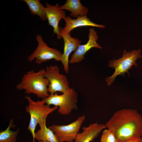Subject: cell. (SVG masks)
Listing matches in <instances>:
<instances>
[{
	"label": "cell",
	"instance_id": "7c38bea8",
	"mask_svg": "<svg viewBox=\"0 0 142 142\" xmlns=\"http://www.w3.org/2000/svg\"><path fill=\"white\" fill-rule=\"evenodd\" d=\"M106 127L105 125L97 123L91 124L87 127H84L82 132L77 134L74 142H91Z\"/></svg>",
	"mask_w": 142,
	"mask_h": 142
},
{
	"label": "cell",
	"instance_id": "9a60e30c",
	"mask_svg": "<svg viewBox=\"0 0 142 142\" xmlns=\"http://www.w3.org/2000/svg\"><path fill=\"white\" fill-rule=\"evenodd\" d=\"M28 6L31 14L37 15L42 21H46L45 7L39 0H23Z\"/></svg>",
	"mask_w": 142,
	"mask_h": 142
},
{
	"label": "cell",
	"instance_id": "4fadbf2b",
	"mask_svg": "<svg viewBox=\"0 0 142 142\" xmlns=\"http://www.w3.org/2000/svg\"><path fill=\"white\" fill-rule=\"evenodd\" d=\"M63 19L65 24L63 29L67 33L70 32L74 29L80 27L91 26L102 28L105 27L104 25L98 24L92 21L87 16H79L75 19H73L70 16H66Z\"/></svg>",
	"mask_w": 142,
	"mask_h": 142
},
{
	"label": "cell",
	"instance_id": "6da1fadb",
	"mask_svg": "<svg viewBox=\"0 0 142 142\" xmlns=\"http://www.w3.org/2000/svg\"><path fill=\"white\" fill-rule=\"evenodd\" d=\"M105 125L119 142L139 139L142 136V116L135 110L124 109L116 111Z\"/></svg>",
	"mask_w": 142,
	"mask_h": 142
},
{
	"label": "cell",
	"instance_id": "7a4b0ae2",
	"mask_svg": "<svg viewBox=\"0 0 142 142\" xmlns=\"http://www.w3.org/2000/svg\"><path fill=\"white\" fill-rule=\"evenodd\" d=\"M45 70L43 68L36 72L32 70L24 74L21 82L17 85L16 89L19 90H24L25 93L33 94L42 99L48 97L49 95L48 91L49 82L45 77Z\"/></svg>",
	"mask_w": 142,
	"mask_h": 142
},
{
	"label": "cell",
	"instance_id": "3957f363",
	"mask_svg": "<svg viewBox=\"0 0 142 142\" xmlns=\"http://www.w3.org/2000/svg\"><path fill=\"white\" fill-rule=\"evenodd\" d=\"M28 105L26 107V112L30 116L29 124L28 128L32 134L34 141L35 131L36 126L39 124L40 127L46 123V118L49 115L58 109L57 106L51 108L45 104L44 99L37 101L33 100L29 96H26Z\"/></svg>",
	"mask_w": 142,
	"mask_h": 142
},
{
	"label": "cell",
	"instance_id": "8fae6325",
	"mask_svg": "<svg viewBox=\"0 0 142 142\" xmlns=\"http://www.w3.org/2000/svg\"><path fill=\"white\" fill-rule=\"evenodd\" d=\"M59 4L57 3L52 5L48 3H45V12L49 25L53 28L54 33L57 35L58 39H61L60 35L59 24L60 20L66 17V11L61 9Z\"/></svg>",
	"mask_w": 142,
	"mask_h": 142
},
{
	"label": "cell",
	"instance_id": "e0dca14e",
	"mask_svg": "<svg viewBox=\"0 0 142 142\" xmlns=\"http://www.w3.org/2000/svg\"><path fill=\"white\" fill-rule=\"evenodd\" d=\"M16 126L14 124L13 119H10L7 128L4 130H0V142H16L20 129L18 128L15 131L11 130V128H14Z\"/></svg>",
	"mask_w": 142,
	"mask_h": 142
},
{
	"label": "cell",
	"instance_id": "ac0fdd59",
	"mask_svg": "<svg viewBox=\"0 0 142 142\" xmlns=\"http://www.w3.org/2000/svg\"><path fill=\"white\" fill-rule=\"evenodd\" d=\"M100 142H119V141L113 133L108 129L103 131Z\"/></svg>",
	"mask_w": 142,
	"mask_h": 142
},
{
	"label": "cell",
	"instance_id": "52a82bcc",
	"mask_svg": "<svg viewBox=\"0 0 142 142\" xmlns=\"http://www.w3.org/2000/svg\"><path fill=\"white\" fill-rule=\"evenodd\" d=\"M38 45L35 50L28 57V60L32 62L36 59V62L40 64L52 59L61 61L62 53L57 49L49 47L44 42L42 36L37 35Z\"/></svg>",
	"mask_w": 142,
	"mask_h": 142
},
{
	"label": "cell",
	"instance_id": "7402d4cb",
	"mask_svg": "<svg viewBox=\"0 0 142 142\" xmlns=\"http://www.w3.org/2000/svg\"></svg>",
	"mask_w": 142,
	"mask_h": 142
},
{
	"label": "cell",
	"instance_id": "30bf717a",
	"mask_svg": "<svg viewBox=\"0 0 142 142\" xmlns=\"http://www.w3.org/2000/svg\"><path fill=\"white\" fill-rule=\"evenodd\" d=\"M89 39L85 44L80 45L72 55L69 63H77L82 61L85 58L84 55L89 50L93 48L102 49L97 43L98 36L94 28L89 29Z\"/></svg>",
	"mask_w": 142,
	"mask_h": 142
},
{
	"label": "cell",
	"instance_id": "d6986e66",
	"mask_svg": "<svg viewBox=\"0 0 142 142\" xmlns=\"http://www.w3.org/2000/svg\"><path fill=\"white\" fill-rule=\"evenodd\" d=\"M139 139H131L124 142H138V141Z\"/></svg>",
	"mask_w": 142,
	"mask_h": 142
},
{
	"label": "cell",
	"instance_id": "603a6c76",
	"mask_svg": "<svg viewBox=\"0 0 142 142\" xmlns=\"http://www.w3.org/2000/svg\"></svg>",
	"mask_w": 142,
	"mask_h": 142
},
{
	"label": "cell",
	"instance_id": "2e32d148",
	"mask_svg": "<svg viewBox=\"0 0 142 142\" xmlns=\"http://www.w3.org/2000/svg\"><path fill=\"white\" fill-rule=\"evenodd\" d=\"M40 128V129L35 133V139L38 141H45L49 142H59L54 132L47 127L46 123Z\"/></svg>",
	"mask_w": 142,
	"mask_h": 142
},
{
	"label": "cell",
	"instance_id": "5b68a950",
	"mask_svg": "<svg viewBox=\"0 0 142 142\" xmlns=\"http://www.w3.org/2000/svg\"><path fill=\"white\" fill-rule=\"evenodd\" d=\"M78 95L77 92L73 88L68 92L58 94L56 93L44 99L45 104L48 105H52L59 107L58 113L62 115H68L73 110L78 109Z\"/></svg>",
	"mask_w": 142,
	"mask_h": 142
},
{
	"label": "cell",
	"instance_id": "ba28073f",
	"mask_svg": "<svg viewBox=\"0 0 142 142\" xmlns=\"http://www.w3.org/2000/svg\"><path fill=\"white\" fill-rule=\"evenodd\" d=\"M85 119V116L83 115L68 124H53L48 128L54 132L59 142H74Z\"/></svg>",
	"mask_w": 142,
	"mask_h": 142
},
{
	"label": "cell",
	"instance_id": "44dd1931",
	"mask_svg": "<svg viewBox=\"0 0 142 142\" xmlns=\"http://www.w3.org/2000/svg\"><path fill=\"white\" fill-rule=\"evenodd\" d=\"M39 142H49L48 141H38Z\"/></svg>",
	"mask_w": 142,
	"mask_h": 142
},
{
	"label": "cell",
	"instance_id": "5bb4252c",
	"mask_svg": "<svg viewBox=\"0 0 142 142\" xmlns=\"http://www.w3.org/2000/svg\"><path fill=\"white\" fill-rule=\"evenodd\" d=\"M60 9L66 10L70 12L69 16L76 18L79 16H87L89 9L84 6L80 0H67L63 5L60 6Z\"/></svg>",
	"mask_w": 142,
	"mask_h": 142
},
{
	"label": "cell",
	"instance_id": "277c9868",
	"mask_svg": "<svg viewBox=\"0 0 142 142\" xmlns=\"http://www.w3.org/2000/svg\"><path fill=\"white\" fill-rule=\"evenodd\" d=\"M141 57V51L140 49L134 50L129 52L125 50L122 57L118 59L114 58L113 60L109 61L108 66L114 68L115 71L112 76L106 78L105 80L107 83V85H111L118 75L125 77L126 72L130 77L128 70L131 69L133 65L137 66L136 60Z\"/></svg>",
	"mask_w": 142,
	"mask_h": 142
},
{
	"label": "cell",
	"instance_id": "ffe728a7",
	"mask_svg": "<svg viewBox=\"0 0 142 142\" xmlns=\"http://www.w3.org/2000/svg\"><path fill=\"white\" fill-rule=\"evenodd\" d=\"M138 142H142V139H141V138L139 139L138 141Z\"/></svg>",
	"mask_w": 142,
	"mask_h": 142
},
{
	"label": "cell",
	"instance_id": "8992f818",
	"mask_svg": "<svg viewBox=\"0 0 142 142\" xmlns=\"http://www.w3.org/2000/svg\"><path fill=\"white\" fill-rule=\"evenodd\" d=\"M44 75L49 82L48 91L50 94H54L57 92L64 93L72 88L69 87L66 77L60 73L59 68L57 65L47 66Z\"/></svg>",
	"mask_w": 142,
	"mask_h": 142
},
{
	"label": "cell",
	"instance_id": "9c48e42d",
	"mask_svg": "<svg viewBox=\"0 0 142 142\" xmlns=\"http://www.w3.org/2000/svg\"><path fill=\"white\" fill-rule=\"evenodd\" d=\"M60 35L63 39L64 47L61 61L63 65L64 70L66 73L69 71V57L71 53L75 51L78 47L81 44V40L78 38L72 37L70 32H65L62 27H59Z\"/></svg>",
	"mask_w": 142,
	"mask_h": 142
}]
</instances>
